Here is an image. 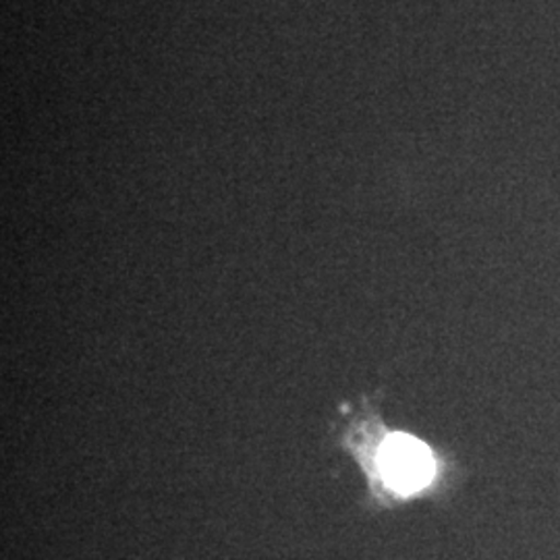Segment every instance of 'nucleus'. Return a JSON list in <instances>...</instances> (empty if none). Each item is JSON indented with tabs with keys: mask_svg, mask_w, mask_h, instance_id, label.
<instances>
[{
	"mask_svg": "<svg viewBox=\"0 0 560 560\" xmlns=\"http://www.w3.org/2000/svg\"><path fill=\"white\" fill-rule=\"evenodd\" d=\"M376 465L384 486L399 497L418 494L439 474V463L428 444L402 432L388 434L381 442Z\"/></svg>",
	"mask_w": 560,
	"mask_h": 560,
	"instance_id": "nucleus-1",
	"label": "nucleus"
}]
</instances>
